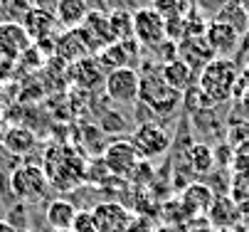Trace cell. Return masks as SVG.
<instances>
[{"label":"cell","mask_w":249,"mask_h":232,"mask_svg":"<svg viewBox=\"0 0 249 232\" xmlns=\"http://www.w3.org/2000/svg\"><path fill=\"white\" fill-rule=\"evenodd\" d=\"M237 79H239L237 64L232 59H227V57H215L200 70L197 89L202 91V96L207 99V102L215 107V104L227 102V99L234 94Z\"/></svg>","instance_id":"cell-1"},{"label":"cell","mask_w":249,"mask_h":232,"mask_svg":"<svg viewBox=\"0 0 249 232\" xmlns=\"http://www.w3.org/2000/svg\"><path fill=\"white\" fill-rule=\"evenodd\" d=\"M158 67L146 64L141 72V91H138V102L148 107L156 116H173L183 102V94L175 91L173 87H168V82L163 79L160 72H156Z\"/></svg>","instance_id":"cell-2"},{"label":"cell","mask_w":249,"mask_h":232,"mask_svg":"<svg viewBox=\"0 0 249 232\" xmlns=\"http://www.w3.org/2000/svg\"><path fill=\"white\" fill-rule=\"evenodd\" d=\"M138 153L141 161H156L160 158L168 148H170V136L168 131L156 124V121H146V124H138L133 128V136L128 139Z\"/></svg>","instance_id":"cell-3"},{"label":"cell","mask_w":249,"mask_h":232,"mask_svg":"<svg viewBox=\"0 0 249 232\" xmlns=\"http://www.w3.org/2000/svg\"><path fill=\"white\" fill-rule=\"evenodd\" d=\"M10 188L20 200L35 203L40 197H45V193L50 188V178L40 165H20L10 176Z\"/></svg>","instance_id":"cell-4"},{"label":"cell","mask_w":249,"mask_h":232,"mask_svg":"<svg viewBox=\"0 0 249 232\" xmlns=\"http://www.w3.org/2000/svg\"><path fill=\"white\" fill-rule=\"evenodd\" d=\"M133 40L146 47V50H156L165 37V18L158 15L151 5L138 8L133 13Z\"/></svg>","instance_id":"cell-5"},{"label":"cell","mask_w":249,"mask_h":232,"mask_svg":"<svg viewBox=\"0 0 249 232\" xmlns=\"http://www.w3.org/2000/svg\"><path fill=\"white\" fill-rule=\"evenodd\" d=\"M106 87V96L116 104H136L138 102V91H141V72H136V67H124V70H114L106 74L104 79Z\"/></svg>","instance_id":"cell-6"},{"label":"cell","mask_w":249,"mask_h":232,"mask_svg":"<svg viewBox=\"0 0 249 232\" xmlns=\"http://www.w3.org/2000/svg\"><path fill=\"white\" fill-rule=\"evenodd\" d=\"M77 32H79V37L84 40V45H87L89 52H101L104 47H109L111 42H116L114 35H111L109 15H106V13L91 10L87 15V20L82 22V27H77Z\"/></svg>","instance_id":"cell-7"},{"label":"cell","mask_w":249,"mask_h":232,"mask_svg":"<svg viewBox=\"0 0 249 232\" xmlns=\"http://www.w3.org/2000/svg\"><path fill=\"white\" fill-rule=\"evenodd\" d=\"M104 163H106V168H109V173L128 178V176L136 173V168L141 165V158H138V153H136L131 141H114L104 151Z\"/></svg>","instance_id":"cell-8"},{"label":"cell","mask_w":249,"mask_h":232,"mask_svg":"<svg viewBox=\"0 0 249 232\" xmlns=\"http://www.w3.org/2000/svg\"><path fill=\"white\" fill-rule=\"evenodd\" d=\"M205 37H207L210 50L215 52V57H227V59H230V57L239 50V45H242V32L234 30L232 25L222 22V20H210Z\"/></svg>","instance_id":"cell-9"},{"label":"cell","mask_w":249,"mask_h":232,"mask_svg":"<svg viewBox=\"0 0 249 232\" xmlns=\"http://www.w3.org/2000/svg\"><path fill=\"white\" fill-rule=\"evenodd\" d=\"M30 37L20 22H0V59L15 62L30 50Z\"/></svg>","instance_id":"cell-10"},{"label":"cell","mask_w":249,"mask_h":232,"mask_svg":"<svg viewBox=\"0 0 249 232\" xmlns=\"http://www.w3.org/2000/svg\"><path fill=\"white\" fill-rule=\"evenodd\" d=\"M22 30L27 32L30 42H42V40H52L57 37V18L50 10H40V8H30L25 20H22Z\"/></svg>","instance_id":"cell-11"},{"label":"cell","mask_w":249,"mask_h":232,"mask_svg":"<svg viewBox=\"0 0 249 232\" xmlns=\"http://www.w3.org/2000/svg\"><path fill=\"white\" fill-rule=\"evenodd\" d=\"M91 213L96 217L99 232H126L133 220V213H128L121 203H99Z\"/></svg>","instance_id":"cell-12"},{"label":"cell","mask_w":249,"mask_h":232,"mask_svg":"<svg viewBox=\"0 0 249 232\" xmlns=\"http://www.w3.org/2000/svg\"><path fill=\"white\" fill-rule=\"evenodd\" d=\"M178 59L185 62L193 72H200L207 62L215 59V52L210 50L205 35H200V37H183L180 42H178Z\"/></svg>","instance_id":"cell-13"},{"label":"cell","mask_w":249,"mask_h":232,"mask_svg":"<svg viewBox=\"0 0 249 232\" xmlns=\"http://www.w3.org/2000/svg\"><path fill=\"white\" fill-rule=\"evenodd\" d=\"M178 200H180V205L185 208V213H188L190 220H197V217L207 215L212 200H215V195H212V190H210L205 183H190V185L180 193V197H178Z\"/></svg>","instance_id":"cell-14"},{"label":"cell","mask_w":249,"mask_h":232,"mask_svg":"<svg viewBox=\"0 0 249 232\" xmlns=\"http://www.w3.org/2000/svg\"><path fill=\"white\" fill-rule=\"evenodd\" d=\"M239 220H242V208L227 195L215 197L207 210V222L217 230H234Z\"/></svg>","instance_id":"cell-15"},{"label":"cell","mask_w":249,"mask_h":232,"mask_svg":"<svg viewBox=\"0 0 249 232\" xmlns=\"http://www.w3.org/2000/svg\"><path fill=\"white\" fill-rule=\"evenodd\" d=\"M138 42L136 40H128V42H111L109 47H104L101 52H96V59L101 64V70L106 72H114V70H124V67H131V59H133V47ZM141 47V45H138Z\"/></svg>","instance_id":"cell-16"},{"label":"cell","mask_w":249,"mask_h":232,"mask_svg":"<svg viewBox=\"0 0 249 232\" xmlns=\"http://www.w3.org/2000/svg\"><path fill=\"white\" fill-rule=\"evenodd\" d=\"M89 13H91V5L87 3V0H62V3L54 8V18H57V25L62 30L82 27V22L87 20Z\"/></svg>","instance_id":"cell-17"},{"label":"cell","mask_w":249,"mask_h":232,"mask_svg":"<svg viewBox=\"0 0 249 232\" xmlns=\"http://www.w3.org/2000/svg\"><path fill=\"white\" fill-rule=\"evenodd\" d=\"M54 47H57V54H62L67 62H79V59L89 57V50L77 30H64L62 35H57Z\"/></svg>","instance_id":"cell-18"},{"label":"cell","mask_w":249,"mask_h":232,"mask_svg":"<svg viewBox=\"0 0 249 232\" xmlns=\"http://www.w3.org/2000/svg\"><path fill=\"white\" fill-rule=\"evenodd\" d=\"M77 215V205L69 203V200H52L47 208H45V222L52 227V230H69L72 227V220Z\"/></svg>","instance_id":"cell-19"},{"label":"cell","mask_w":249,"mask_h":232,"mask_svg":"<svg viewBox=\"0 0 249 232\" xmlns=\"http://www.w3.org/2000/svg\"><path fill=\"white\" fill-rule=\"evenodd\" d=\"M160 74H163V79L168 82V87H173L175 91H180V94H185V91L190 89L193 79H195V72L188 67L185 62H180V59L163 64V67H160Z\"/></svg>","instance_id":"cell-20"},{"label":"cell","mask_w":249,"mask_h":232,"mask_svg":"<svg viewBox=\"0 0 249 232\" xmlns=\"http://www.w3.org/2000/svg\"><path fill=\"white\" fill-rule=\"evenodd\" d=\"M35 143H37V139H35V134H32L27 126H13V128H8V134L3 139L5 151L13 153V156H27L35 148Z\"/></svg>","instance_id":"cell-21"},{"label":"cell","mask_w":249,"mask_h":232,"mask_svg":"<svg viewBox=\"0 0 249 232\" xmlns=\"http://www.w3.org/2000/svg\"><path fill=\"white\" fill-rule=\"evenodd\" d=\"M106 15H109V27H111V35L116 42L133 40V13H128L124 8H114Z\"/></svg>","instance_id":"cell-22"},{"label":"cell","mask_w":249,"mask_h":232,"mask_svg":"<svg viewBox=\"0 0 249 232\" xmlns=\"http://www.w3.org/2000/svg\"><path fill=\"white\" fill-rule=\"evenodd\" d=\"M185 161L193 173H210L212 165H215V153L205 143H193L185 153Z\"/></svg>","instance_id":"cell-23"},{"label":"cell","mask_w":249,"mask_h":232,"mask_svg":"<svg viewBox=\"0 0 249 232\" xmlns=\"http://www.w3.org/2000/svg\"><path fill=\"white\" fill-rule=\"evenodd\" d=\"M215 20H222L227 25H232L234 30H239L242 35L249 30V15H247V8L242 0H230V3L215 15Z\"/></svg>","instance_id":"cell-24"},{"label":"cell","mask_w":249,"mask_h":232,"mask_svg":"<svg viewBox=\"0 0 249 232\" xmlns=\"http://www.w3.org/2000/svg\"><path fill=\"white\" fill-rule=\"evenodd\" d=\"M74 64H77L74 70H79V74H77L79 87H87L89 89V87H94L101 79V64H99L96 57H84V59H79Z\"/></svg>","instance_id":"cell-25"},{"label":"cell","mask_w":249,"mask_h":232,"mask_svg":"<svg viewBox=\"0 0 249 232\" xmlns=\"http://www.w3.org/2000/svg\"><path fill=\"white\" fill-rule=\"evenodd\" d=\"M32 8L30 0H0V22H20Z\"/></svg>","instance_id":"cell-26"},{"label":"cell","mask_w":249,"mask_h":232,"mask_svg":"<svg viewBox=\"0 0 249 232\" xmlns=\"http://www.w3.org/2000/svg\"><path fill=\"white\" fill-rule=\"evenodd\" d=\"M188 0H151V8L163 15L165 20L168 18H175V15H185L188 13Z\"/></svg>","instance_id":"cell-27"},{"label":"cell","mask_w":249,"mask_h":232,"mask_svg":"<svg viewBox=\"0 0 249 232\" xmlns=\"http://www.w3.org/2000/svg\"><path fill=\"white\" fill-rule=\"evenodd\" d=\"M72 232H99L96 227V217L91 210H77L74 220H72V227H69Z\"/></svg>","instance_id":"cell-28"},{"label":"cell","mask_w":249,"mask_h":232,"mask_svg":"<svg viewBox=\"0 0 249 232\" xmlns=\"http://www.w3.org/2000/svg\"><path fill=\"white\" fill-rule=\"evenodd\" d=\"M153 52H156V59H158V67H163V64L178 59V42H173V40H163Z\"/></svg>","instance_id":"cell-29"},{"label":"cell","mask_w":249,"mask_h":232,"mask_svg":"<svg viewBox=\"0 0 249 232\" xmlns=\"http://www.w3.org/2000/svg\"><path fill=\"white\" fill-rule=\"evenodd\" d=\"M121 126H126V119L119 114V111H106L101 116V131L106 134H114V131H124Z\"/></svg>","instance_id":"cell-30"},{"label":"cell","mask_w":249,"mask_h":232,"mask_svg":"<svg viewBox=\"0 0 249 232\" xmlns=\"http://www.w3.org/2000/svg\"><path fill=\"white\" fill-rule=\"evenodd\" d=\"M185 232H220L217 227H212L210 222H207V217L202 220V217H197V220H193L188 227H185Z\"/></svg>","instance_id":"cell-31"},{"label":"cell","mask_w":249,"mask_h":232,"mask_svg":"<svg viewBox=\"0 0 249 232\" xmlns=\"http://www.w3.org/2000/svg\"><path fill=\"white\" fill-rule=\"evenodd\" d=\"M126 232H156V230L151 227V222L146 217H136L133 215V220H131V225H128Z\"/></svg>","instance_id":"cell-32"},{"label":"cell","mask_w":249,"mask_h":232,"mask_svg":"<svg viewBox=\"0 0 249 232\" xmlns=\"http://www.w3.org/2000/svg\"><path fill=\"white\" fill-rule=\"evenodd\" d=\"M195 3L200 5V8H205V10H222L227 3H230V0H195Z\"/></svg>","instance_id":"cell-33"},{"label":"cell","mask_w":249,"mask_h":232,"mask_svg":"<svg viewBox=\"0 0 249 232\" xmlns=\"http://www.w3.org/2000/svg\"><path fill=\"white\" fill-rule=\"evenodd\" d=\"M32 3V8H40V10H50V13H54V8L62 3V0H30Z\"/></svg>","instance_id":"cell-34"},{"label":"cell","mask_w":249,"mask_h":232,"mask_svg":"<svg viewBox=\"0 0 249 232\" xmlns=\"http://www.w3.org/2000/svg\"><path fill=\"white\" fill-rule=\"evenodd\" d=\"M0 232H27V230H18V227H13L5 217H0Z\"/></svg>","instance_id":"cell-35"},{"label":"cell","mask_w":249,"mask_h":232,"mask_svg":"<svg viewBox=\"0 0 249 232\" xmlns=\"http://www.w3.org/2000/svg\"><path fill=\"white\" fill-rule=\"evenodd\" d=\"M156 232H185V230H180V227H173V225H163V227H158Z\"/></svg>","instance_id":"cell-36"},{"label":"cell","mask_w":249,"mask_h":232,"mask_svg":"<svg viewBox=\"0 0 249 232\" xmlns=\"http://www.w3.org/2000/svg\"><path fill=\"white\" fill-rule=\"evenodd\" d=\"M242 220H244V225L249 227V208H244V210H242Z\"/></svg>","instance_id":"cell-37"},{"label":"cell","mask_w":249,"mask_h":232,"mask_svg":"<svg viewBox=\"0 0 249 232\" xmlns=\"http://www.w3.org/2000/svg\"><path fill=\"white\" fill-rule=\"evenodd\" d=\"M242 74H244V77H247V79H249V67H247V70H244V72H242Z\"/></svg>","instance_id":"cell-38"},{"label":"cell","mask_w":249,"mask_h":232,"mask_svg":"<svg viewBox=\"0 0 249 232\" xmlns=\"http://www.w3.org/2000/svg\"><path fill=\"white\" fill-rule=\"evenodd\" d=\"M52 232H72V230H52Z\"/></svg>","instance_id":"cell-39"},{"label":"cell","mask_w":249,"mask_h":232,"mask_svg":"<svg viewBox=\"0 0 249 232\" xmlns=\"http://www.w3.org/2000/svg\"><path fill=\"white\" fill-rule=\"evenodd\" d=\"M220 232H237V230H220Z\"/></svg>","instance_id":"cell-40"},{"label":"cell","mask_w":249,"mask_h":232,"mask_svg":"<svg viewBox=\"0 0 249 232\" xmlns=\"http://www.w3.org/2000/svg\"><path fill=\"white\" fill-rule=\"evenodd\" d=\"M247 45H249V37H247Z\"/></svg>","instance_id":"cell-41"},{"label":"cell","mask_w":249,"mask_h":232,"mask_svg":"<svg viewBox=\"0 0 249 232\" xmlns=\"http://www.w3.org/2000/svg\"><path fill=\"white\" fill-rule=\"evenodd\" d=\"M0 62H3V59H0Z\"/></svg>","instance_id":"cell-42"}]
</instances>
